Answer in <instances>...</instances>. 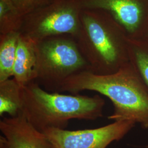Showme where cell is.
I'll return each mask as SVG.
<instances>
[{
    "instance_id": "7a4b0ae2",
    "label": "cell",
    "mask_w": 148,
    "mask_h": 148,
    "mask_svg": "<svg viewBox=\"0 0 148 148\" xmlns=\"http://www.w3.org/2000/svg\"><path fill=\"white\" fill-rule=\"evenodd\" d=\"M74 38L94 74H113L129 63L128 34L106 11L83 8L79 32Z\"/></svg>"
},
{
    "instance_id": "9a60e30c",
    "label": "cell",
    "mask_w": 148,
    "mask_h": 148,
    "mask_svg": "<svg viewBox=\"0 0 148 148\" xmlns=\"http://www.w3.org/2000/svg\"><path fill=\"white\" fill-rule=\"evenodd\" d=\"M145 147H146V148H148V145H146V146H145Z\"/></svg>"
},
{
    "instance_id": "9c48e42d",
    "label": "cell",
    "mask_w": 148,
    "mask_h": 148,
    "mask_svg": "<svg viewBox=\"0 0 148 148\" xmlns=\"http://www.w3.org/2000/svg\"><path fill=\"white\" fill-rule=\"evenodd\" d=\"M35 41L21 33L18 40L13 76L21 88L35 80Z\"/></svg>"
},
{
    "instance_id": "8fae6325",
    "label": "cell",
    "mask_w": 148,
    "mask_h": 148,
    "mask_svg": "<svg viewBox=\"0 0 148 148\" xmlns=\"http://www.w3.org/2000/svg\"><path fill=\"white\" fill-rule=\"evenodd\" d=\"M22 111L21 87L14 79L0 82V116H18Z\"/></svg>"
},
{
    "instance_id": "3957f363",
    "label": "cell",
    "mask_w": 148,
    "mask_h": 148,
    "mask_svg": "<svg viewBox=\"0 0 148 148\" xmlns=\"http://www.w3.org/2000/svg\"><path fill=\"white\" fill-rule=\"evenodd\" d=\"M22 113L38 131L65 129L74 119L95 120L103 116L104 99L98 95H65L49 92L36 81L21 88Z\"/></svg>"
},
{
    "instance_id": "30bf717a",
    "label": "cell",
    "mask_w": 148,
    "mask_h": 148,
    "mask_svg": "<svg viewBox=\"0 0 148 148\" xmlns=\"http://www.w3.org/2000/svg\"><path fill=\"white\" fill-rule=\"evenodd\" d=\"M129 62L148 90V32L136 38L128 37Z\"/></svg>"
},
{
    "instance_id": "ba28073f",
    "label": "cell",
    "mask_w": 148,
    "mask_h": 148,
    "mask_svg": "<svg viewBox=\"0 0 148 148\" xmlns=\"http://www.w3.org/2000/svg\"><path fill=\"white\" fill-rule=\"evenodd\" d=\"M0 148H54L43 133L27 120L21 112L0 120Z\"/></svg>"
},
{
    "instance_id": "4fadbf2b",
    "label": "cell",
    "mask_w": 148,
    "mask_h": 148,
    "mask_svg": "<svg viewBox=\"0 0 148 148\" xmlns=\"http://www.w3.org/2000/svg\"><path fill=\"white\" fill-rule=\"evenodd\" d=\"M24 18L11 0H0V35L21 32Z\"/></svg>"
},
{
    "instance_id": "8992f818",
    "label": "cell",
    "mask_w": 148,
    "mask_h": 148,
    "mask_svg": "<svg viewBox=\"0 0 148 148\" xmlns=\"http://www.w3.org/2000/svg\"><path fill=\"white\" fill-rule=\"evenodd\" d=\"M135 125L132 121H120L93 129L69 131L49 128L42 132L54 148H106L122 139Z\"/></svg>"
},
{
    "instance_id": "52a82bcc",
    "label": "cell",
    "mask_w": 148,
    "mask_h": 148,
    "mask_svg": "<svg viewBox=\"0 0 148 148\" xmlns=\"http://www.w3.org/2000/svg\"><path fill=\"white\" fill-rule=\"evenodd\" d=\"M84 9L109 13L126 30L130 38L148 32V0H81Z\"/></svg>"
},
{
    "instance_id": "7c38bea8",
    "label": "cell",
    "mask_w": 148,
    "mask_h": 148,
    "mask_svg": "<svg viewBox=\"0 0 148 148\" xmlns=\"http://www.w3.org/2000/svg\"><path fill=\"white\" fill-rule=\"evenodd\" d=\"M21 32L0 35V82L13 76L18 40Z\"/></svg>"
},
{
    "instance_id": "277c9868",
    "label": "cell",
    "mask_w": 148,
    "mask_h": 148,
    "mask_svg": "<svg viewBox=\"0 0 148 148\" xmlns=\"http://www.w3.org/2000/svg\"><path fill=\"white\" fill-rule=\"evenodd\" d=\"M35 80L44 89L57 92L66 79L89 71L74 37L62 35L35 41Z\"/></svg>"
},
{
    "instance_id": "5bb4252c",
    "label": "cell",
    "mask_w": 148,
    "mask_h": 148,
    "mask_svg": "<svg viewBox=\"0 0 148 148\" xmlns=\"http://www.w3.org/2000/svg\"><path fill=\"white\" fill-rule=\"evenodd\" d=\"M23 16H27L37 9L47 5L56 0H11Z\"/></svg>"
},
{
    "instance_id": "5b68a950",
    "label": "cell",
    "mask_w": 148,
    "mask_h": 148,
    "mask_svg": "<svg viewBox=\"0 0 148 148\" xmlns=\"http://www.w3.org/2000/svg\"><path fill=\"white\" fill-rule=\"evenodd\" d=\"M81 0H56L25 16L21 33L34 41L79 32Z\"/></svg>"
},
{
    "instance_id": "6da1fadb",
    "label": "cell",
    "mask_w": 148,
    "mask_h": 148,
    "mask_svg": "<svg viewBox=\"0 0 148 148\" xmlns=\"http://www.w3.org/2000/svg\"><path fill=\"white\" fill-rule=\"evenodd\" d=\"M94 91L108 98L114 111V121H132L148 129V90L129 62L113 74L100 75L85 71L66 79L57 92L77 95Z\"/></svg>"
}]
</instances>
